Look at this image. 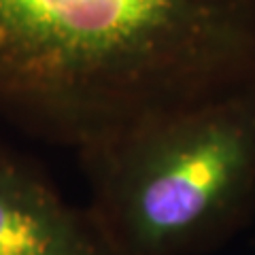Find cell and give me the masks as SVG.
<instances>
[{
  "mask_svg": "<svg viewBox=\"0 0 255 255\" xmlns=\"http://www.w3.org/2000/svg\"><path fill=\"white\" fill-rule=\"evenodd\" d=\"M92 217L117 255H194L255 204V85L79 151Z\"/></svg>",
  "mask_w": 255,
  "mask_h": 255,
  "instance_id": "2",
  "label": "cell"
},
{
  "mask_svg": "<svg viewBox=\"0 0 255 255\" xmlns=\"http://www.w3.org/2000/svg\"><path fill=\"white\" fill-rule=\"evenodd\" d=\"M0 255H117L87 206L30 159L0 145Z\"/></svg>",
  "mask_w": 255,
  "mask_h": 255,
  "instance_id": "3",
  "label": "cell"
},
{
  "mask_svg": "<svg viewBox=\"0 0 255 255\" xmlns=\"http://www.w3.org/2000/svg\"><path fill=\"white\" fill-rule=\"evenodd\" d=\"M255 85V0H0V117L77 153Z\"/></svg>",
  "mask_w": 255,
  "mask_h": 255,
  "instance_id": "1",
  "label": "cell"
}]
</instances>
